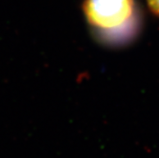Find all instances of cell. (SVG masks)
<instances>
[{
  "label": "cell",
  "instance_id": "6da1fadb",
  "mask_svg": "<svg viewBox=\"0 0 159 158\" xmlns=\"http://www.w3.org/2000/svg\"><path fill=\"white\" fill-rule=\"evenodd\" d=\"M83 11L88 22L105 31L126 24L134 14V0H85Z\"/></svg>",
  "mask_w": 159,
  "mask_h": 158
},
{
  "label": "cell",
  "instance_id": "7a4b0ae2",
  "mask_svg": "<svg viewBox=\"0 0 159 158\" xmlns=\"http://www.w3.org/2000/svg\"><path fill=\"white\" fill-rule=\"evenodd\" d=\"M147 1L152 12H153L155 16H159V0H147Z\"/></svg>",
  "mask_w": 159,
  "mask_h": 158
}]
</instances>
